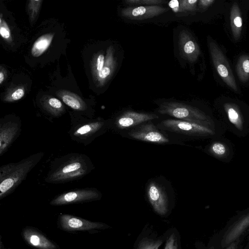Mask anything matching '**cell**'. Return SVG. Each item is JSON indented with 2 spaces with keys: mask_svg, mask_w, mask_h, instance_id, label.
<instances>
[{
  "mask_svg": "<svg viewBox=\"0 0 249 249\" xmlns=\"http://www.w3.org/2000/svg\"><path fill=\"white\" fill-rule=\"evenodd\" d=\"M95 167L87 155L71 153L56 158L52 162L45 181L61 184L81 179Z\"/></svg>",
  "mask_w": 249,
  "mask_h": 249,
  "instance_id": "cell-1",
  "label": "cell"
},
{
  "mask_svg": "<svg viewBox=\"0 0 249 249\" xmlns=\"http://www.w3.org/2000/svg\"><path fill=\"white\" fill-rule=\"evenodd\" d=\"M44 155V152H39L18 162L9 163L0 167V199L16 190L40 162Z\"/></svg>",
  "mask_w": 249,
  "mask_h": 249,
  "instance_id": "cell-2",
  "label": "cell"
},
{
  "mask_svg": "<svg viewBox=\"0 0 249 249\" xmlns=\"http://www.w3.org/2000/svg\"><path fill=\"white\" fill-rule=\"evenodd\" d=\"M215 106L226 126L233 133L243 137L249 132V107L245 103L222 96L216 101Z\"/></svg>",
  "mask_w": 249,
  "mask_h": 249,
  "instance_id": "cell-3",
  "label": "cell"
},
{
  "mask_svg": "<svg viewBox=\"0 0 249 249\" xmlns=\"http://www.w3.org/2000/svg\"><path fill=\"white\" fill-rule=\"evenodd\" d=\"M71 128L68 133L71 139L87 146L109 129L108 120L101 117L89 118L81 114L70 113Z\"/></svg>",
  "mask_w": 249,
  "mask_h": 249,
  "instance_id": "cell-4",
  "label": "cell"
},
{
  "mask_svg": "<svg viewBox=\"0 0 249 249\" xmlns=\"http://www.w3.org/2000/svg\"><path fill=\"white\" fill-rule=\"evenodd\" d=\"M155 103L160 114L216 128L213 119L197 107L175 100H162Z\"/></svg>",
  "mask_w": 249,
  "mask_h": 249,
  "instance_id": "cell-5",
  "label": "cell"
},
{
  "mask_svg": "<svg viewBox=\"0 0 249 249\" xmlns=\"http://www.w3.org/2000/svg\"><path fill=\"white\" fill-rule=\"evenodd\" d=\"M158 128L168 134L181 139L207 138L218 136V129L198 124L168 118L157 122Z\"/></svg>",
  "mask_w": 249,
  "mask_h": 249,
  "instance_id": "cell-6",
  "label": "cell"
},
{
  "mask_svg": "<svg viewBox=\"0 0 249 249\" xmlns=\"http://www.w3.org/2000/svg\"><path fill=\"white\" fill-rule=\"evenodd\" d=\"M207 41L212 64L218 76L230 89L240 94L239 87L223 50L210 36H207Z\"/></svg>",
  "mask_w": 249,
  "mask_h": 249,
  "instance_id": "cell-7",
  "label": "cell"
},
{
  "mask_svg": "<svg viewBox=\"0 0 249 249\" xmlns=\"http://www.w3.org/2000/svg\"><path fill=\"white\" fill-rule=\"evenodd\" d=\"M158 119L159 115L155 113L127 110L108 119L109 129L125 132L144 123Z\"/></svg>",
  "mask_w": 249,
  "mask_h": 249,
  "instance_id": "cell-8",
  "label": "cell"
},
{
  "mask_svg": "<svg viewBox=\"0 0 249 249\" xmlns=\"http://www.w3.org/2000/svg\"><path fill=\"white\" fill-rule=\"evenodd\" d=\"M124 133L131 139L145 142L160 144L173 142L166 133L158 128L153 121L141 124Z\"/></svg>",
  "mask_w": 249,
  "mask_h": 249,
  "instance_id": "cell-9",
  "label": "cell"
},
{
  "mask_svg": "<svg viewBox=\"0 0 249 249\" xmlns=\"http://www.w3.org/2000/svg\"><path fill=\"white\" fill-rule=\"evenodd\" d=\"M21 121L16 115H8L0 120V157L4 155L20 136Z\"/></svg>",
  "mask_w": 249,
  "mask_h": 249,
  "instance_id": "cell-10",
  "label": "cell"
},
{
  "mask_svg": "<svg viewBox=\"0 0 249 249\" xmlns=\"http://www.w3.org/2000/svg\"><path fill=\"white\" fill-rule=\"evenodd\" d=\"M101 193L95 188L71 190L56 196L51 202L53 206L90 202L100 199Z\"/></svg>",
  "mask_w": 249,
  "mask_h": 249,
  "instance_id": "cell-11",
  "label": "cell"
},
{
  "mask_svg": "<svg viewBox=\"0 0 249 249\" xmlns=\"http://www.w3.org/2000/svg\"><path fill=\"white\" fill-rule=\"evenodd\" d=\"M146 193L154 211L165 215L168 211L169 201L167 189L163 183L156 179L151 180L147 185Z\"/></svg>",
  "mask_w": 249,
  "mask_h": 249,
  "instance_id": "cell-12",
  "label": "cell"
},
{
  "mask_svg": "<svg viewBox=\"0 0 249 249\" xmlns=\"http://www.w3.org/2000/svg\"><path fill=\"white\" fill-rule=\"evenodd\" d=\"M178 47L181 57L190 64H195L201 53L196 39L188 31L182 30L178 35Z\"/></svg>",
  "mask_w": 249,
  "mask_h": 249,
  "instance_id": "cell-13",
  "label": "cell"
},
{
  "mask_svg": "<svg viewBox=\"0 0 249 249\" xmlns=\"http://www.w3.org/2000/svg\"><path fill=\"white\" fill-rule=\"evenodd\" d=\"M169 10L161 5L129 6L122 9L121 16L127 19L140 20L158 17Z\"/></svg>",
  "mask_w": 249,
  "mask_h": 249,
  "instance_id": "cell-14",
  "label": "cell"
},
{
  "mask_svg": "<svg viewBox=\"0 0 249 249\" xmlns=\"http://www.w3.org/2000/svg\"><path fill=\"white\" fill-rule=\"evenodd\" d=\"M229 28L231 36L235 42L240 40L243 29V17L241 4L232 1L229 6Z\"/></svg>",
  "mask_w": 249,
  "mask_h": 249,
  "instance_id": "cell-15",
  "label": "cell"
},
{
  "mask_svg": "<svg viewBox=\"0 0 249 249\" xmlns=\"http://www.w3.org/2000/svg\"><path fill=\"white\" fill-rule=\"evenodd\" d=\"M249 227V212L242 215L229 227L221 239V247L226 248L231 243L238 240Z\"/></svg>",
  "mask_w": 249,
  "mask_h": 249,
  "instance_id": "cell-16",
  "label": "cell"
},
{
  "mask_svg": "<svg viewBox=\"0 0 249 249\" xmlns=\"http://www.w3.org/2000/svg\"><path fill=\"white\" fill-rule=\"evenodd\" d=\"M60 223L62 228L67 231H89L104 227V224L91 222L68 214L61 216Z\"/></svg>",
  "mask_w": 249,
  "mask_h": 249,
  "instance_id": "cell-17",
  "label": "cell"
},
{
  "mask_svg": "<svg viewBox=\"0 0 249 249\" xmlns=\"http://www.w3.org/2000/svg\"><path fill=\"white\" fill-rule=\"evenodd\" d=\"M206 152L217 159L228 161L233 155V150L230 144L222 140H214L208 144Z\"/></svg>",
  "mask_w": 249,
  "mask_h": 249,
  "instance_id": "cell-18",
  "label": "cell"
},
{
  "mask_svg": "<svg viewBox=\"0 0 249 249\" xmlns=\"http://www.w3.org/2000/svg\"><path fill=\"white\" fill-rule=\"evenodd\" d=\"M22 234L25 240L33 247L39 249H56V246L50 240L35 230L25 229Z\"/></svg>",
  "mask_w": 249,
  "mask_h": 249,
  "instance_id": "cell-19",
  "label": "cell"
},
{
  "mask_svg": "<svg viewBox=\"0 0 249 249\" xmlns=\"http://www.w3.org/2000/svg\"><path fill=\"white\" fill-rule=\"evenodd\" d=\"M198 0H172L168 2L169 7L177 15H195L197 13Z\"/></svg>",
  "mask_w": 249,
  "mask_h": 249,
  "instance_id": "cell-20",
  "label": "cell"
},
{
  "mask_svg": "<svg viewBox=\"0 0 249 249\" xmlns=\"http://www.w3.org/2000/svg\"><path fill=\"white\" fill-rule=\"evenodd\" d=\"M46 114L51 118H59L65 113V108L61 101L59 99L51 97L46 100L42 104Z\"/></svg>",
  "mask_w": 249,
  "mask_h": 249,
  "instance_id": "cell-21",
  "label": "cell"
},
{
  "mask_svg": "<svg viewBox=\"0 0 249 249\" xmlns=\"http://www.w3.org/2000/svg\"><path fill=\"white\" fill-rule=\"evenodd\" d=\"M235 71L240 82L246 84L249 81V54L239 55L235 65Z\"/></svg>",
  "mask_w": 249,
  "mask_h": 249,
  "instance_id": "cell-22",
  "label": "cell"
},
{
  "mask_svg": "<svg viewBox=\"0 0 249 249\" xmlns=\"http://www.w3.org/2000/svg\"><path fill=\"white\" fill-rule=\"evenodd\" d=\"M53 37L51 33L43 35L38 37L33 44L31 49V54L34 57L42 55L49 47Z\"/></svg>",
  "mask_w": 249,
  "mask_h": 249,
  "instance_id": "cell-23",
  "label": "cell"
},
{
  "mask_svg": "<svg viewBox=\"0 0 249 249\" xmlns=\"http://www.w3.org/2000/svg\"><path fill=\"white\" fill-rule=\"evenodd\" d=\"M124 1L126 4L134 5V6L160 5L166 2H168L163 0H126Z\"/></svg>",
  "mask_w": 249,
  "mask_h": 249,
  "instance_id": "cell-24",
  "label": "cell"
},
{
  "mask_svg": "<svg viewBox=\"0 0 249 249\" xmlns=\"http://www.w3.org/2000/svg\"><path fill=\"white\" fill-rule=\"evenodd\" d=\"M162 243V241L160 240L146 238L140 242L137 249H159Z\"/></svg>",
  "mask_w": 249,
  "mask_h": 249,
  "instance_id": "cell-25",
  "label": "cell"
},
{
  "mask_svg": "<svg viewBox=\"0 0 249 249\" xmlns=\"http://www.w3.org/2000/svg\"><path fill=\"white\" fill-rule=\"evenodd\" d=\"M215 0H199L197 4V13H204L213 7L217 2Z\"/></svg>",
  "mask_w": 249,
  "mask_h": 249,
  "instance_id": "cell-26",
  "label": "cell"
},
{
  "mask_svg": "<svg viewBox=\"0 0 249 249\" xmlns=\"http://www.w3.org/2000/svg\"><path fill=\"white\" fill-rule=\"evenodd\" d=\"M0 34L1 36L5 39H8L10 38V30L6 22L2 20L1 15L0 18Z\"/></svg>",
  "mask_w": 249,
  "mask_h": 249,
  "instance_id": "cell-27",
  "label": "cell"
},
{
  "mask_svg": "<svg viewBox=\"0 0 249 249\" xmlns=\"http://www.w3.org/2000/svg\"><path fill=\"white\" fill-rule=\"evenodd\" d=\"M164 249H178L177 237L174 233H172L166 241Z\"/></svg>",
  "mask_w": 249,
  "mask_h": 249,
  "instance_id": "cell-28",
  "label": "cell"
},
{
  "mask_svg": "<svg viewBox=\"0 0 249 249\" xmlns=\"http://www.w3.org/2000/svg\"><path fill=\"white\" fill-rule=\"evenodd\" d=\"M24 95V91L22 89H18L11 95L10 101H16L21 99Z\"/></svg>",
  "mask_w": 249,
  "mask_h": 249,
  "instance_id": "cell-29",
  "label": "cell"
},
{
  "mask_svg": "<svg viewBox=\"0 0 249 249\" xmlns=\"http://www.w3.org/2000/svg\"><path fill=\"white\" fill-rule=\"evenodd\" d=\"M238 241L239 240L231 243L226 247V249H237Z\"/></svg>",
  "mask_w": 249,
  "mask_h": 249,
  "instance_id": "cell-30",
  "label": "cell"
},
{
  "mask_svg": "<svg viewBox=\"0 0 249 249\" xmlns=\"http://www.w3.org/2000/svg\"><path fill=\"white\" fill-rule=\"evenodd\" d=\"M4 79V74L2 72V71L0 72V84H1L2 82H3Z\"/></svg>",
  "mask_w": 249,
  "mask_h": 249,
  "instance_id": "cell-31",
  "label": "cell"
},
{
  "mask_svg": "<svg viewBox=\"0 0 249 249\" xmlns=\"http://www.w3.org/2000/svg\"><path fill=\"white\" fill-rule=\"evenodd\" d=\"M245 4L248 7H249V0L248 1H244Z\"/></svg>",
  "mask_w": 249,
  "mask_h": 249,
  "instance_id": "cell-32",
  "label": "cell"
},
{
  "mask_svg": "<svg viewBox=\"0 0 249 249\" xmlns=\"http://www.w3.org/2000/svg\"><path fill=\"white\" fill-rule=\"evenodd\" d=\"M208 249H214V247L213 246H212L208 248Z\"/></svg>",
  "mask_w": 249,
  "mask_h": 249,
  "instance_id": "cell-33",
  "label": "cell"
}]
</instances>
